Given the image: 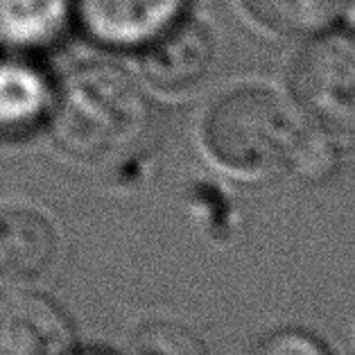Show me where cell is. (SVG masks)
<instances>
[{
  "label": "cell",
  "mask_w": 355,
  "mask_h": 355,
  "mask_svg": "<svg viewBox=\"0 0 355 355\" xmlns=\"http://www.w3.org/2000/svg\"><path fill=\"white\" fill-rule=\"evenodd\" d=\"M55 145L86 163L132 152L150 127V105L125 68L89 62L73 68L53 93L48 114Z\"/></svg>",
  "instance_id": "6da1fadb"
},
{
  "label": "cell",
  "mask_w": 355,
  "mask_h": 355,
  "mask_svg": "<svg viewBox=\"0 0 355 355\" xmlns=\"http://www.w3.org/2000/svg\"><path fill=\"white\" fill-rule=\"evenodd\" d=\"M310 129L283 89L249 82L233 86L209 107L202 141L222 170L263 179L294 175Z\"/></svg>",
  "instance_id": "7a4b0ae2"
},
{
  "label": "cell",
  "mask_w": 355,
  "mask_h": 355,
  "mask_svg": "<svg viewBox=\"0 0 355 355\" xmlns=\"http://www.w3.org/2000/svg\"><path fill=\"white\" fill-rule=\"evenodd\" d=\"M294 53L283 91L308 125L355 141V32L326 30Z\"/></svg>",
  "instance_id": "3957f363"
},
{
  "label": "cell",
  "mask_w": 355,
  "mask_h": 355,
  "mask_svg": "<svg viewBox=\"0 0 355 355\" xmlns=\"http://www.w3.org/2000/svg\"><path fill=\"white\" fill-rule=\"evenodd\" d=\"M186 0H73L91 39L114 48H145L184 16Z\"/></svg>",
  "instance_id": "277c9868"
},
{
  "label": "cell",
  "mask_w": 355,
  "mask_h": 355,
  "mask_svg": "<svg viewBox=\"0 0 355 355\" xmlns=\"http://www.w3.org/2000/svg\"><path fill=\"white\" fill-rule=\"evenodd\" d=\"M59 236L48 215L32 206L0 209V283L28 288L53 272Z\"/></svg>",
  "instance_id": "5b68a950"
},
{
  "label": "cell",
  "mask_w": 355,
  "mask_h": 355,
  "mask_svg": "<svg viewBox=\"0 0 355 355\" xmlns=\"http://www.w3.org/2000/svg\"><path fill=\"white\" fill-rule=\"evenodd\" d=\"M71 326L43 294L12 288L0 294V355H66Z\"/></svg>",
  "instance_id": "8992f818"
},
{
  "label": "cell",
  "mask_w": 355,
  "mask_h": 355,
  "mask_svg": "<svg viewBox=\"0 0 355 355\" xmlns=\"http://www.w3.org/2000/svg\"><path fill=\"white\" fill-rule=\"evenodd\" d=\"M141 50L145 75L163 91L193 89L211 73L215 62L211 32L184 16Z\"/></svg>",
  "instance_id": "52a82bcc"
},
{
  "label": "cell",
  "mask_w": 355,
  "mask_h": 355,
  "mask_svg": "<svg viewBox=\"0 0 355 355\" xmlns=\"http://www.w3.org/2000/svg\"><path fill=\"white\" fill-rule=\"evenodd\" d=\"M53 93V86L37 66L19 59H0V134L32 132L48 118Z\"/></svg>",
  "instance_id": "ba28073f"
},
{
  "label": "cell",
  "mask_w": 355,
  "mask_h": 355,
  "mask_svg": "<svg viewBox=\"0 0 355 355\" xmlns=\"http://www.w3.org/2000/svg\"><path fill=\"white\" fill-rule=\"evenodd\" d=\"M71 10L73 0H0V41L14 48L50 46Z\"/></svg>",
  "instance_id": "9c48e42d"
},
{
  "label": "cell",
  "mask_w": 355,
  "mask_h": 355,
  "mask_svg": "<svg viewBox=\"0 0 355 355\" xmlns=\"http://www.w3.org/2000/svg\"><path fill=\"white\" fill-rule=\"evenodd\" d=\"M263 30L292 39H310L331 30L344 0H240Z\"/></svg>",
  "instance_id": "30bf717a"
},
{
  "label": "cell",
  "mask_w": 355,
  "mask_h": 355,
  "mask_svg": "<svg viewBox=\"0 0 355 355\" xmlns=\"http://www.w3.org/2000/svg\"><path fill=\"white\" fill-rule=\"evenodd\" d=\"M132 355H209L197 333L179 322H152L136 333Z\"/></svg>",
  "instance_id": "8fae6325"
},
{
  "label": "cell",
  "mask_w": 355,
  "mask_h": 355,
  "mask_svg": "<svg viewBox=\"0 0 355 355\" xmlns=\"http://www.w3.org/2000/svg\"><path fill=\"white\" fill-rule=\"evenodd\" d=\"M249 355H333V351L317 333L299 326H283L258 340Z\"/></svg>",
  "instance_id": "7c38bea8"
},
{
  "label": "cell",
  "mask_w": 355,
  "mask_h": 355,
  "mask_svg": "<svg viewBox=\"0 0 355 355\" xmlns=\"http://www.w3.org/2000/svg\"><path fill=\"white\" fill-rule=\"evenodd\" d=\"M340 16H344V21L349 23V30L355 32V0H344Z\"/></svg>",
  "instance_id": "4fadbf2b"
},
{
  "label": "cell",
  "mask_w": 355,
  "mask_h": 355,
  "mask_svg": "<svg viewBox=\"0 0 355 355\" xmlns=\"http://www.w3.org/2000/svg\"><path fill=\"white\" fill-rule=\"evenodd\" d=\"M73 355H107V353H100V351H82V353H73Z\"/></svg>",
  "instance_id": "5bb4252c"
}]
</instances>
